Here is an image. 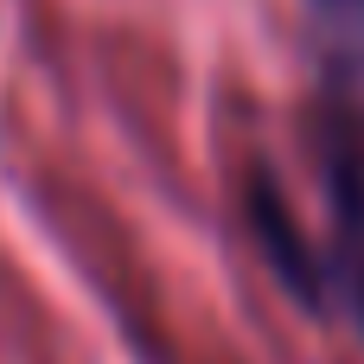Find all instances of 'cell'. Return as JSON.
I'll return each instance as SVG.
<instances>
[{"mask_svg":"<svg viewBox=\"0 0 364 364\" xmlns=\"http://www.w3.org/2000/svg\"><path fill=\"white\" fill-rule=\"evenodd\" d=\"M314 160H320V186H326L333 294L352 307V320L364 333V90L358 83H320Z\"/></svg>","mask_w":364,"mask_h":364,"instance_id":"6da1fadb","label":"cell"},{"mask_svg":"<svg viewBox=\"0 0 364 364\" xmlns=\"http://www.w3.org/2000/svg\"><path fill=\"white\" fill-rule=\"evenodd\" d=\"M243 211H250V230H256V250H262L269 275H275L301 307H314V314L339 307V294H333V269H326V250H314L307 224L294 218V205H288V192H282V179H275L269 166L250 173V198H243Z\"/></svg>","mask_w":364,"mask_h":364,"instance_id":"7a4b0ae2","label":"cell"},{"mask_svg":"<svg viewBox=\"0 0 364 364\" xmlns=\"http://www.w3.org/2000/svg\"><path fill=\"white\" fill-rule=\"evenodd\" d=\"M320 83H364V0H301Z\"/></svg>","mask_w":364,"mask_h":364,"instance_id":"3957f363","label":"cell"}]
</instances>
